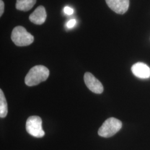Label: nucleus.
Listing matches in <instances>:
<instances>
[{
  "mask_svg": "<svg viewBox=\"0 0 150 150\" xmlns=\"http://www.w3.org/2000/svg\"><path fill=\"white\" fill-rule=\"evenodd\" d=\"M50 71L47 67L42 65L35 66L31 68L26 76L25 82L28 86L38 85L46 80L49 76Z\"/></svg>",
  "mask_w": 150,
  "mask_h": 150,
  "instance_id": "f257e3e1",
  "label": "nucleus"
},
{
  "mask_svg": "<svg viewBox=\"0 0 150 150\" xmlns=\"http://www.w3.org/2000/svg\"><path fill=\"white\" fill-rule=\"evenodd\" d=\"M11 40L18 46H26L31 45L34 41V38L22 26L15 27L11 33Z\"/></svg>",
  "mask_w": 150,
  "mask_h": 150,
  "instance_id": "f03ea898",
  "label": "nucleus"
},
{
  "mask_svg": "<svg viewBox=\"0 0 150 150\" xmlns=\"http://www.w3.org/2000/svg\"><path fill=\"white\" fill-rule=\"evenodd\" d=\"M122 126V123L118 119L114 117L108 118L98 129V134L105 138L112 137L118 132Z\"/></svg>",
  "mask_w": 150,
  "mask_h": 150,
  "instance_id": "7ed1b4c3",
  "label": "nucleus"
},
{
  "mask_svg": "<svg viewBox=\"0 0 150 150\" xmlns=\"http://www.w3.org/2000/svg\"><path fill=\"white\" fill-rule=\"evenodd\" d=\"M42 121L38 116L29 117L26 121V129L27 132L36 138H41L45 136V132L42 127Z\"/></svg>",
  "mask_w": 150,
  "mask_h": 150,
  "instance_id": "20e7f679",
  "label": "nucleus"
},
{
  "mask_svg": "<svg viewBox=\"0 0 150 150\" xmlns=\"http://www.w3.org/2000/svg\"><path fill=\"white\" fill-rule=\"evenodd\" d=\"M84 81L86 86L92 92L100 94L103 91V87L101 82L91 73H85L84 75Z\"/></svg>",
  "mask_w": 150,
  "mask_h": 150,
  "instance_id": "39448f33",
  "label": "nucleus"
},
{
  "mask_svg": "<svg viewBox=\"0 0 150 150\" xmlns=\"http://www.w3.org/2000/svg\"><path fill=\"white\" fill-rule=\"evenodd\" d=\"M108 6L115 12L122 15L128 10L129 0H105Z\"/></svg>",
  "mask_w": 150,
  "mask_h": 150,
  "instance_id": "423d86ee",
  "label": "nucleus"
},
{
  "mask_svg": "<svg viewBox=\"0 0 150 150\" xmlns=\"http://www.w3.org/2000/svg\"><path fill=\"white\" fill-rule=\"evenodd\" d=\"M133 74L137 77L146 79L150 77V68L144 63L137 62L131 67Z\"/></svg>",
  "mask_w": 150,
  "mask_h": 150,
  "instance_id": "0eeeda50",
  "label": "nucleus"
},
{
  "mask_svg": "<svg viewBox=\"0 0 150 150\" xmlns=\"http://www.w3.org/2000/svg\"><path fill=\"white\" fill-rule=\"evenodd\" d=\"M46 17L47 13L45 7L40 6L30 15L29 19L36 25H42L46 21Z\"/></svg>",
  "mask_w": 150,
  "mask_h": 150,
  "instance_id": "6e6552de",
  "label": "nucleus"
},
{
  "mask_svg": "<svg viewBox=\"0 0 150 150\" xmlns=\"http://www.w3.org/2000/svg\"><path fill=\"white\" fill-rule=\"evenodd\" d=\"M36 2V0H17L16 8L20 11H29L35 5Z\"/></svg>",
  "mask_w": 150,
  "mask_h": 150,
  "instance_id": "1a4fd4ad",
  "label": "nucleus"
},
{
  "mask_svg": "<svg viewBox=\"0 0 150 150\" xmlns=\"http://www.w3.org/2000/svg\"><path fill=\"white\" fill-rule=\"evenodd\" d=\"M8 113L7 103L2 90H0V117L4 118Z\"/></svg>",
  "mask_w": 150,
  "mask_h": 150,
  "instance_id": "9d476101",
  "label": "nucleus"
},
{
  "mask_svg": "<svg viewBox=\"0 0 150 150\" xmlns=\"http://www.w3.org/2000/svg\"><path fill=\"white\" fill-rule=\"evenodd\" d=\"M64 13L66 15H72L74 13V10L72 8L69 7V6H66L64 8Z\"/></svg>",
  "mask_w": 150,
  "mask_h": 150,
  "instance_id": "9b49d317",
  "label": "nucleus"
},
{
  "mask_svg": "<svg viewBox=\"0 0 150 150\" xmlns=\"http://www.w3.org/2000/svg\"><path fill=\"white\" fill-rule=\"evenodd\" d=\"M76 23V20L75 19H72L67 23L66 26L69 28H72L75 26Z\"/></svg>",
  "mask_w": 150,
  "mask_h": 150,
  "instance_id": "f8f14e48",
  "label": "nucleus"
},
{
  "mask_svg": "<svg viewBox=\"0 0 150 150\" xmlns=\"http://www.w3.org/2000/svg\"><path fill=\"white\" fill-rule=\"evenodd\" d=\"M4 3L2 0H0V16H2L4 12Z\"/></svg>",
  "mask_w": 150,
  "mask_h": 150,
  "instance_id": "ddd939ff",
  "label": "nucleus"
}]
</instances>
